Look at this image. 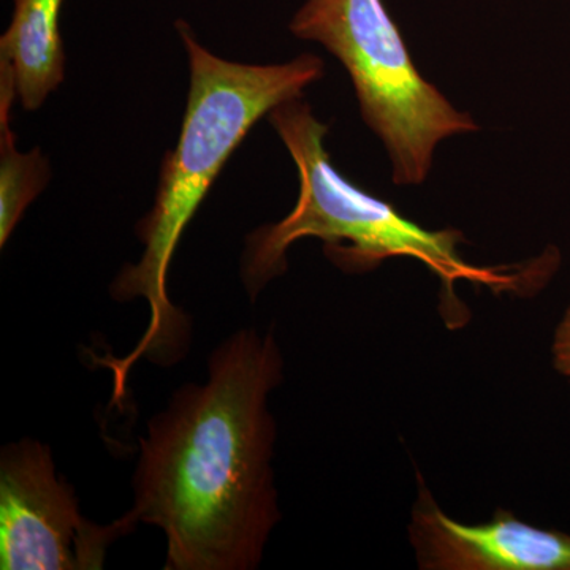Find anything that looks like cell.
<instances>
[{
    "label": "cell",
    "instance_id": "obj_1",
    "mask_svg": "<svg viewBox=\"0 0 570 570\" xmlns=\"http://www.w3.org/2000/svg\"><path fill=\"white\" fill-rule=\"evenodd\" d=\"M284 381L273 330L242 328L148 423L134 471L138 523L167 539V570H254L281 520L268 396Z\"/></svg>",
    "mask_w": 570,
    "mask_h": 570
},
{
    "label": "cell",
    "instance_id": "obj_2",
    "mask_svg": "<svg viewBox=\"0 0 570 570\" xmlns=\"http://www.w3.org/2000/svg\"><path fill=\"white\" fill-rule=\"evenodd\" d=\"M176 31L190 67L181 134L164 159L151 212L137 225L140 261L124 266L110 287L116 302L141 298L148 303V326L129 354L94 358L97 366L111 371L112 403L118 404L126 393L127 376L140 360L171 366L189 348L193 325L171 303L168 272L184 230L217 176L255 124L281 104L299 99L307 86L325 73L322 59L309 52L291 62L250 66L206 50L186 21H176Z\"/></svg>",
    "mask_w": 570,
    "mask_h": 570
},
{
    "label": "cell",
    "instance_id": "obj_3",
    "mask_svg": "<svg viewBox=\"0 0 570 570\" xmlns=\"http://www.w3.org/2000/svg\"><path fill=\"white\" fill-rule=\"evenodd\" d=\"M266 118L294 159L299 190L284 219L246 236L242 279L253 302L287 272L288 250L305 238L321 239L326 258L348 275L374 272L392 258L420 262L441 283L439 306L449 328L466 325L471 316L456 294L459 283L490 288L494 295L532 296L560 269L561 254L554 246L520 264H472L461 254L466 238L460 230L423 227L341 174L325 148L328 126L302 97L281 104Z\"/></svg>",
    "mask_w": 570,
    "mask_h": 570
},
{
    "label": "cell",
    "instance_id": "obj_4",
    "mask_svg": "<svg viewBox=\"0 0 570 570\" xmlns=\"http://www.w3.org/2000/svg\"><path fill=\"white\" fill-rule=\"evenodd\" d=\"M288 29L322 45L346 69L396 186L425 183L442 141L479 132L474 118L420 73L384 0H305Z\"/></svg>",
    "mask_w": 570,
    "mask_h": 570
},
{
    "label": "cell",
    "instance_id": "obj_5",
    "mask_svg": "<svg viewBox=\"0 0 570 570\" xmlns=\"http://www.w3.org/2000/svg\"><path fill=\"white\" fill-rule=\"evenodd\" d=\"M137 524L130 512L110 524L86 519L43 442L24 438L0 452V569H102Z\"/></svg>",
    "mask_w": 570,
    "mask_h": 570
},
{
    "label": "cell",
    "instance_id": "obj_6",
    "mask_svg": "<svg viewBox=\"0 0 570 570\" xmlns=\"http://www.w3.org/2000/svg\"><path fill=\"white\" fill-rule=\"evenodd\" d=\"M409 535L425 570H570V534L542 530L498 509L487 523L449 517L417 472Z\"/></svg>",
    "mask_w": 570,
    "mask_h": 570
},
{
    "label": "cell",
    "instance_id": "obj_7",
    "mask_svg": "<svg viewBox=\"0 0 570 570\" xmlns=\"http://www.w3.org/2000/svg\"><path fill=\"white\" fill-rule=\"evenodd\" d=\"M62 6L63 0H13V18L0 39V59L10 66L24 110H39L66 77Z\"/></svg>",
    "mask_w": 570,
    "mask_h": 570
},
{
    "label": "cell",
    "instance_id": "obj_8",
    "mask_svg": "<svg viewBox=\"0 0 570 570\" xmlns=\"http://www.w3.org/2000/svg\"><path fill=\"white\" fill-rule=\"evenodd\" d=\"M14 91L9 63L0 59V246H6L22 214L50 179V168L39 149L20 153L14 146L10 118Z\"/></svg>",
    "mask_w": 570,
    "mask_h": 570
},
{
    "label": "cell",
    "instance_id": "obj_9",
    "mask_svg": "<svg viewBox=\"0 0 570 570\" xmlns=\"http://www.w3.org/2000/svg\"><path fill=\"white\" fill-rule=\"evenodd\" d=\"M551 363L560 376L570 385V305L554 328L551 341Z\"/></svg>",
    "mask_w": 570,
    "mask_h": 570
}]
</instances>
